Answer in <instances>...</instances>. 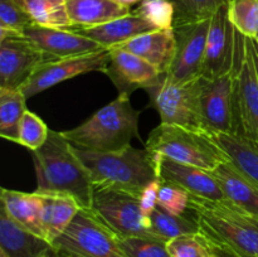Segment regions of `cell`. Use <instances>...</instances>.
Returning <instances> with one entry per match:
<instances>
[{"label":"cell","instance_id":"44dd1931","mask_svg":"<svg viewBox=\"0 0 258 257\" xmlns=\"http://www.w3.org/2000/svg\"><path fill=\"white\" fill-rule=\"evenodd\" d=\"M75 32L95 40L103 48H112L145 33L158 30L135 13L92 28H75Z\"/></svg>","mask_w":258,"mask_h":257},{"label":"cell","instance_id":"277c9868","mask_svg":"<svg viewBox=\"0 0 258 257\" xmlns=\"http://www.w3.org/2000/svg\"><path fill=\"white\" fill-rule=\"evenodd\" d=\"M141 111L131 105L130 95L118 93L117 98L93 113L87 121L63 136L76 148L96 153L123 150L139 139V117Z\"/></svg>","mask_w":258,"mask_h":257},{"label":"cell","instance_id":"d590c367","mask_svg":"<svg viewBox=\"0 0 258 257\" xmlns=\"http://www.w3.org/2000/svg\"><path fill=\"white\" fill-rule=\"evenodd\" d=\"M32 24H34L32 18L17 0H0V29L23 34L25 28Z\"/></svg>","mask_w":258,"mask_h":257},{"label":"cell","instance_id":"8fae6325","mask_svg":"<svg viewBox=\"0 0 258 257\" xmlns=\"http://www.w3.org/2000/svg\"><path fill=\"white\" fill-rule=\"evenodd\" d=\"M202 130L209 135L238 134L233 98V67L219 77L202 78Z\"/></svg>","mask_w":258,"mask_h":257},{"label":"cell","instance_id":"1f68e13d","mask_svg":"<svg viewBox=\"0 0 258 257\" xmlns=\"http://www.w3.org/2000/svg\"><path fill=\"white\" fill-rule=\"evenodd\" d=\"M135 14L150 23L156 29H173L175 8L170 0H143Z\"/></svg>","mask_w":258,"mask_h":257},{"label":"cell","instance_id":"9a60e30c","mask_svg":"<svg viewBox=\"0 0 258 257\" xmlns=\"http://www.w3.org/2000/svg\"><path fill=\"white\" fill-rule=\"evenodd\" d=\"M108 49L111 59L103 73L108 76L118 93L131 95L140 88L148 91L158 86L163 80L164 75L139 55L118 47Z\"/></svg>","mask_w":258,"mask_h":257},{"label":"cell","instance_id":"7c38bea8","mask_svg":"<svg viewBox=\"0 0 258 257\" xmlns=\"http://www.w3.org/2000/svg\"><path fill=\"white\" fill-rule=\"evenodd\" d=\"M211 19L174 27L176 52L168 73L164 75L166 80L185 85L202 78Z\"/></svg>","mask_w":258,"mask_h":257},{"label":"cell","instance_id":"4fadbf2b","mask_svg":"<svg viewBox=\"0 0 258 257\" xmlns=\"http://www.w3.org/2000/svg\"><path fill=\"white\" fill-rule=\"evenodd\" d=\"M111 59L108 48L78 57L50 60L40 66L20 87L25 97L30 98L60 82L88 72H105Z\"/></svg>","mask_w":258,"mask_h":257},{"label":"cell","instance_id":"52a82bcc","mask_svg":"<svg viewBox=\"0 0 258 257\" xmlns=\"http://www.w3.org/2000/svg\"><path fill=\"white\" fill-rule=\"evenodd\" d=\"M53 247L73 257H127L120 238L87 208L76 214Z\"/></svg>","mask_w":258,"mask_h":257},{"label":"cell","instance_id":"83f0119b","mask_svg":"<svg viewBox=\"0 0 258 257\" xmlns=\"http://www.w3.org/2000/svg\"><path fill=\"white\" fill-rule=\"evenodd\" d=\"M150 231L161 241L168 243L175 237L189 233H198L199 227L194 217L175 216L156 207L150 216Z\"/></svg>","mask_w":258,"mask_h":257},{"label":"cell","instance_id":"603a6c76","mask_svg":"<svg viewBox=\"0 0 258 257\" xmlns=\"http://www.w3.org/2000/svg\"><path fill=\"white\" fill-rule=\"evenodd\" d=\"M68 17L75 28H92L131 13L115 0H66Z\"/></svg>","mask_w":258,"mask_h":257},{"label":"cell","instance_id":"7402d4cb","mask_svg":"<svg viewBox=\"0 0 258 257\" xmlns=\"http://www.w3.org/2000/svg\"><path fill=\"white\" fill-rule=\"evenodd\" d=\"M0 202H2L3 208L18 224L24 227L32 233L44 238L42 226V194L37 191L25 193V191L2 188Z\"/></svg>","mask_w":258,"mask_h":257},{"label":"cell","instance_id":"9c48e42d","mask_svg":"<svg viewBox=\"0 0 258 257\" xmlns=\"http://www.w3.org/2000/svg\"><path fill=\"white\" fill-rule=\"evenodd\" d=\"M201 80L179 85L163 76L158 86L149 88L150 105L158 111L161 122L202 130Z\"/></svg>","mask_w":258,"mask_h":257},{"label":"cell","instance_id":"6da1fadb","mask_svg":"<svg viewBox=\"0 0 258 257\" xmlns=\"http://www.w3.org/2000/svg\"><path fill=\"white\" fill-rule=\"evenodd\" d=\"M37 174L38 193H59L75 198L82 208L92 206V179L62 131H49L47 141L30 151Z\"/></svg>","mask_w":258,"mask_h":257},{"label":"cell","instance_id":"ffe728a7","mask_svg":"<svg viewBox=\"0 0 258 257\" xmlns=\"http://www.w3.org/2000/svg\"><path fill=\"white\" fill-rule=\"evenodd\" d=\"M212 174L231 203L258 219V185L229 160L219 164Z\"/></svg>","mask_w":258,"mask_h":257},{"label":"cell","instance_id":"484cf974","mask_svg":"<svg viewBox=\"0 0 258 257\" xmlns=\"http://www.w3.org/2000/svg\"><path fill=\"white\" fill-rule=\"evenodd\" d=\"M27 97L20 88L0 87V136L17 143L19 126L27 112Z\"/></svg>","mask_w":258,"mask_h":257},{"label":"cell","instance_id":"d6a6232c","mask_svg":"<svg viewBox=\"0 0 258 257\" xmlns=\"http://www.w3.org/2000/svg\"><path fill=\"white\" fill-rule=\"evenodd\" d=\"M49 131L48 126L39 116L27 110L20 122L17 144L24 146L29 151L38 150L47 141Z\"/></svg>","mask_w":258,"mask_h":257},{"label":"cell","instance_id":"5bb4252c","mask_svg":"<svg viewBox=\"0 0 258 257\" xmlns=\"http://www.w3.org/2000/svg\"><path fill=\"white\" fill-rule=\"evenodd\" d=\"M228 4L222 5L211 19L202 78L219 77L233 67L236 28L229 19Z\"/></svg>","mask_w":258,"mask_h":257},{"label":"cell","instance_id":"f546056e","mask_svg":"<svg viewBox=\"0 0 258 257\" xmlns=\"http://www.w3.org/2000/svg\"><path fill=\"white\" fill-rule=\"evenodd\" d=\"M170 257H216L217 248L201 233L175 237L166 243Z\"/></svg>","mask_w":258,"mask_h":257},{"label":"cell","instance_id":"ba28073f","mask_svg":"<svg viewBox=\"0 0 258 257\" xmlns=\"http://www.w3.org/2000/svg\"><path fill=\"white\" fill-rule=\"evenodd\" d=\"M90 209L118 238L144 237L159 239L150 231V222L144 217L140 197L136 194L108 188H95Z\"/></svg>","mask_w":258,"mask_h":257},{"label":"cell","instance_id":"3957f363","mask_svg":"<svg viewBox=\"0 0 258 257\" xmlns=\"http://www.w3.org/2000/svg\"><path fill=\"white\" fill-rule=\"evenodd\" d=\"M76 155L87 168L95 188L127 191L140 197L144 188L159 178L160 154L127 146L112 153H96L73 146Z\"/></svg>","mask_w":258,"mask_h":257},{"label":"cell","instance_id":"b9f144b4","mask_svg":"<svg viewBox=\"0 0 258 257\" xmlns=\"http://www.w3.org/2000/svg\"><path fill=\"white\" fill-rule=\"evenodd\" d=\"M0 257H9V256H8L4 251H2V249H0Z\"/></svg>","mask_w":258,"mask_h":257},{"label":"cell","instance_id":"8d00e7d4","mask_svg":"<svg viewBox=\"0 0 258 257\" xmlns=\"http://www.w3.org/2000/svg\"><path fill=\"white\" fill-rule=\"evenodd\" d=\"M161 179L158 178L151 181L150 184L144 188L143 193L140 196V207L143 211L144 217L150 222V216L158 207V194L160 188Z\"/></svg>","mask_w":258,"mask_h":257},{"label":"cell","instance_id":"4dcf8cb0","mask_svg":"<svg viewBox=\"0 0 258 257\" xmlns=\"http://www.w3.org/2000/svg\"><path fill=\"white\" fill-rule=\"evenodd\" d=\"M228 14L238 32L248 38H257L258 0H229Z\"/></svg>","mask_w":258,"mask_h":257},{"label":"cell","instance_id":"ac0fdd59","mask_svg":"<svg viewBox=\"0 0 258 257\" xmlns=\"http://www.w3.org/2000/svg\"><path fill=\"white\" fill-rule=\"evenodd\" d=\"M118 48L139 55L153 65L161 75H166L176 52V38L173 29H158L133 38Z\"/></svg>","mask_w":258,"mask_h":257},{"label":"cell","instance_id":"f35d334b","mask_svg":"<svg viewBox=\"0 0 258 257\" xmlns=\"http://www.w3.org/2000/svg\"><path fill=\"white\" fill-rule=\"evenodd\" d=\"M115 2L118 3V4L123 5V7L131 8L133 5H135V4H140L143 0H115Z\"/></svg>","mask_w":258,"mask_h":257},{"label":"cell","instance_id":"7bdbcfd3","mask_svg":"<svg viewBox=\"0 0 258 257\" xmlns=\"http://www.w3.org/2000/svg\"><path fill=\"white\" fill-rule=\"evenodd\" d=\"M256 39H257V40H258V35H257V38H256Z\"/></svg>","mask_w":258,"mask_h":257},{"label":"cell","instance_id":"30bf717a","mask_svg":"<svg viewBox=\"0 0 258 257\" xmlns=\"http://www.w3.org/2000/svg\"><path fill=\"white\" fill-rule=\"evenodd\" d=\"M50 60L22 33L0 29V87L20 88L40 66Z\"/></svg>","mask_w":258,"mask_h":257},{"label":"cell","instance_id":"836d02e7","mask_svg":"<svg viewBox=\"0 0 258 257\" xmlns=\"http://www.w3.org/2000/svg\"><path fill=\"white\" fill-rule=\"evenodd\" d=\"M190 194L176 184L161 180L158 194V207L175 216H183L189 209Z\"/></svg>","mask_w":258,"mask_h":257},{"label":"cell","instance_id":"e575fe53","mask_svg":"<svg viewBox=\"0 0 258 257\" xmlns=\"http://www.w3.org/2000/svg\"><path fill=\"white\" fill-rule=\"evenodd\" d=\"M120 246L127 257H170L166 242L144 237L120 238Z\"/></svg>","mask_w":258,"mask_h":257},{"label":"cell","instance_id":"7a4b0ae2","mask_svg":"<svg viewBox=\"0 0 258 257\" xmlns=\"http://www.w3.org/2000/svg\"><path fill=\"white\" fill-rule=\"evenodd\" d=\"M189 209L199 232L217 249L234 257H258V219L229 201L190 196Z\"/></svg>","mask_w":258,"mask_h":257},{"label":"cell","instance_id":"74e56055","mask_svg":"<svg viewBox=\"0 0 258 257\" xmlns=\"http://www.w3.org/2000/svg\"><path fill=\"white\" fill-rule=\"evenodd\" d=\"M247 42H248L249 49H251V53H252V58H253L254 66H256V70L258 73V40L256 38L247 37Z\"/></svg>","mask_w":258,"mask_h":257},{"label":"cell","instance_id":"60d3db41","mask_svg":"<svg viewBox=\"0 0 258 257\" xmlns=\"http://www.w3.org/2000/svg\"><path fill=\"white\" fill-rule=\"evenodd\" d=\"M216 257H234V256H232V254L226 253V252L219 251V249H217V256Z\"/></svg>","mask_w":258,"mask_h":257},{"label":"cell","instance_id":"e0dca14e","mask_svg":"<svg viewBox=\"0 0 258 257\" xmlns=\"http://www.w3.org/2000/svg\"><path fill=\"white\" fill-rule=\"evenodd\" d=\"M159 178L181 186L190 196L211 201H228L212 171L197 166L186 165L161 156L159 163Z\"/></svg>","mask_w":258,"mask_h":257},{"label":"cell","instance_id":"d6986e66","mask_svg":"<svg viewBox=\"0 0 258 257\" xmlns=\"http://www.w3.org/2000/svg\"><path fill=\"white\" fill-rule=\"evenodd\" d=\"M0 249L9 257H47L52 243L18 224L4 208H0Z\"/></svg>","mask_w":258,"mask_h":257},{"label":"cell","instance_id":"d4e9b609","mask_svg":"<svg viewBox=\"0 0 258 257\" xmlns=\"http://www.w3.org/2000/svg\"><path fill=\"white\" fill-rule=\"evenodd\" d=\"M211 136L224 151L229 161L258 185V146L256 144L237 134H216Z\"/></svg>","mask_w":258,"mask_h":257},{"label":"cell","instance_id":"2e32d148","mask_svg":"<svg viewBox=\"0 0 258 257\" xmlns=\"http://www.w3.org/2000/svg\"><path fill=\"white\" fill-rule=\"evenodd\" d=\"M23 35L53 60L78 57L105 49L97 42L72 29H57L32 24L25 28Z\"/></svg>","mask_w":258,"mask_h":257},{"label":"cell","instance_id":"8992f818","mask_svg":"<svg viewBox=\"0 0 258 257\" xmlns=\"http://www.w3.org/2000/svg\"><path fill=\"white\" fill-rule=\"evenodd\" d=\"M233 98L237 130L258 146V73L246 35L236 29Z\"/></svg>","mask_w":258,"mask_h":257},{"label":"cell","instance_id":"4316f807","mask_svg":"<svg viewBox=\"0 0 258 257\" xmlns=\"http://www.w3.org/2000/svg\"><path fill=\"white\" fill-rule=\"evenodd\" d=\"M29 14L33 23L40 27L73 29L68 17L66 0H17Z\"/></svg>","mask_w":258,"mask_h":257},{"label":"cell","instance_id":"ab89813d","mask_svg":"<svg viewBox=\"0 0 258 257\" xmlns=\"http://www.w3.org/2000/svg\"><path fill=\"white\" fill-rule=\"evenodd\" d=\"M47 257H73V256H71V254H68V253H64V252L58 251V249L54 248L49 254H48Z\"/></svg>","mask_w":258,"mask_h":257},{"label":"cell","instance_id":"5b68a950","mask_svg":"<svg viewBox=\"0 0 258 257\" xmlns=\"http://www.w3.org/2000/svg\"><path fill=\"white\" fill-rule=\"evenodd\" d=\"M145 148L174 161L208 171L229 160L209 134L163 122L149 134Z\"/></svg>","mask_w":258,"mask_h":257},{"label":"cell","instance_id":"f1b7e54d","mask_svg":"<svg viewBox=\"0 0 258 257\" xmlns=\"http://www.w3.org/2000/svg\"><path fill=\"white\" fill-rule=\"evenodd\" d=\"M175 8V25L211 19L229 0H170Z\"/></svg>","mask_w":258,"mask_h":257},{"label":"cell","instance_id":"cb8c5ba5","mask_svg":"<svg viewBox=\"0 0 258 257\" xmlns=\"http://www.w3.org/2000/svg\"><path fill=\"white\" fill-rule=\"evenodd\" d=\"M38 193V191H37ZM43 197L42 226L44 238L49 243L67 229L76 214L82 209L75 198L59 193H39Z\"/></svg>","mask_w":258,"mask_h":257}]
</instances>
